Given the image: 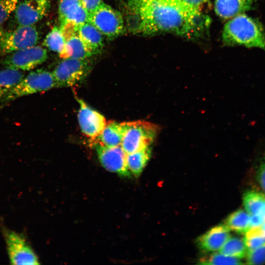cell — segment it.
Returning <instances> with one entry per match:
<instances>
[{
  "mask_svg": "<svg viewBox=\"0 0 265 265\" xmlns=\"http://www.w3.org/2000/svg\"><path fill=\"white\" fill-rule=\"evenodd\" d=\"M126 12L129 31L145 35L171 33L197 39L210 24L207 15L191 12L175 0H128Z\"/></svg>",
  "mask_w": 265,
  "mask_h": 265,
  "instance_id": "6da1fadb",
  "label": "cell"
},
{
  "mask_svg": "<svg viewBox=\"0 0 265 265\" xmlns=\"http://www.w3.org/2000/svg\"><path fill=\"white\" fill-rule=\"evenodd\" d=\"M222 41L227 46H242L265 50V31L256 19L244 13L238 15L225 24Z\"/></svg>",
  "mask_w": 265,
  "mask_h": 265,
  "instance_id": "7a4b0ae2",
  "label": "cell"
},
{
  "mask_svg": "<svg viewBox=\"0 0 265 265\" xmlns=\"http://www.w3.org/2000/svg\"><path fill=\"white\" fill-rule=\"evenodd\" d=\"M121 146L128 154L150 146L159 131L158 126L144 120L123 122Z\"/></svg>",
  "mask_w": 265,
  "mask_h": 265,
  "instance_id": "3957f363",
  "label": "cell"
},
{
  "mask_svg": "<svg viewBox=\"0 0 265 265\" xmlns=\"http://www.w3.org/2000/svg\"><path fill=\"white\" fill-rule=\"evenodd\" d=\"M56 87L53 73L44 70L30 72L12 88L2 99L0 104H5L20 97L47 91Z\"/></svg>",
  "mask_w": 265,
  "mask_h": 265,
  "instance_id": "277c9868",
  "label": "cell"
},
{
  "mask_svg": "<svg viewBox=\"0 0 265 265\" xmlns=\"http://www.w3.org/2000/svg\"><path fill=\"white\" fill-rule=\"evenodd\" d=\"M92 65L88 58L63 59L52 72L56 87L72 86L82 80L90 72Z\"/></svg>",
  "mask_w": 265,
  "mask_h": 265,
  "instance_id": "5b68a950",
  "label": "cell"
},
{
  "mask_svg": "<svg viewBox=\"0 0 265 265\" xmlns=\"http://www.w3.org/2000/svg\"><path fill=\"white\" fill-rule=\"evenodd\" d=\"M88 22L109 39H114L125 31L121 13L104 2L89 15Z\"/></svg>",
  "mask_w": 265,
  "mask_h": 265,
  "instance_id": "8992f818",
  "label": "cell"
},
{
  "mask_svg": "<svg viewBox=\"0 0 265 265\" xmlns=\"http://www.w3.org/2000/svg\"><path fill=\"white\" fill-rule=\"evenodd\" d=\"M2 234L11 264H39L37 256L23 234L6 229L2 230Z\"/></svg>",
  "mask_w": 265,
  "mask_h": 265,
  "instance_id": "52a82bcc",
  "label": "cell"
},
{
  "mask_svg": "<svg viewBox=\"0 0 265 265\" xmlns=\"http://www.w3.org/2000/svg\"><path fill=\"white\" fill-rule=\"evenodd\" d=\"M39 39L36 27L32 26H19L11 31L0 34V54L5 55L36 45Z\"/></svg>",
  "mask_w": 265,
  "mask_h": 265,
  "instance_id": "ba28073f",
  "label": "cell"
},
{
  "mask_svg": "<svg viewBox=\"0 0 265 265\" xmlns=\"http://www.w3.org/2000/svg\"><path fill=\"white\" fill-rule=\"evenodd\" d=\"M47 57L45 49L34 45L9 53L2 64L7 68L29 71L45 62Z\"/></svg>",
  "mask_w": 265,
  "mask_h": 265,
  "instance_id": "9c48e42d",
  "label": "cell"
},
{
  "mask_svg": "<svg viewBox=\"0 0 265 265\" xmlns=\"http://www.w3.org/2000/svg\"><path fill=\"white\" fill-rule=\"evenodd\" d=\"M92 144L101 164L106 170L123 177L131 175L127 165V154L121 145L107 147L97 143Z\"/></svg>",
  "mask_w": 265,
  "mask_h": 265,
  "instance_id": "30bf717a",
  "label": "cell"
},
{
  "mask_svg": "<svg viewBox=\"0 0 265 265\" xmlns=\"http://www.w3.org/2000/svg\"><path fill=\"white\" fill-rule=\"evenodd\" d=\"M78 101L80 104L78 114L79 125L91 143L103 131L107 122L102 114L89 107L83 100L78 99Z\"/></svg>",
  "mask_w": 265,
  "mask_h": 265,
  "instance_id": "8fae6325",
  "label": "cell"
},
{
  "mask_svg": "<svg viewBox=\"0 0 265 265\" xmlns=\"http://www.w3.org/2000/svg\"><path fill=\"white\" fill-rule=\"evenodd\" d=\"M50 0H24L18 2L14 12L18 26H32L41 20L50 8Z\"/></svg>",
  "mask_w": 265,
  "mask_h": 265,
  "instance_id": "7c38bea8",
  "label": "cell"
},
{
  "mask_svg": "<svg viewBox=\"0 0 265 265\" xmlns=\"http://www.w3.org/2000/svg\"><path fill=\"white\" fill-rule=\"evenodd\" d=\"M60 28L65 42L64 50L59 55L60 57L63 59L69 57L86 59L92 56L80 37L77 30V25L68 22Z\"/></svg>",
  "mask_w": 265,
  "mask_h": 265,
  "instance_id": "4fadbf2b",
  "label": "cell"
},
{
  "mask_svg": "<svg viewBox=\"0 0 265 265\" xmlns=\"http://www.w3.org/2000/svg\"><path fill=\"white\" fill-rule=\"evenodd\" d=\"M89 14L80 0H59L58 19L60 27L71 22L78 25L88 22Z\"/></svg>",
  "mask_w": 265,
  "mask_h": 265,
  "instance_id": "5bb4252c",
  "label": "cell"
},
{
  "mask_svg": "<svg viewBox=\"0 0 265 265\" xmlns=\"http://www.w3.org/2000/svg\"><path fill=\"white\" fill-rule=\"evenodd\" d=\"M230 231L225 224L214 226L197 239V245L204 252L219 250L230 237Z\"/></svg>",
  "mask_w": 265,
  "mask_h": 265,
  "instance_id": "9a60e30c",
  "label": "cell"
},
{
  "mask_svg": "<svg viewBox=\"0 0 265 265\" xmlns=\"http://www.w3.org/2000/svg\"><path fill=\"white\" fill-rule=\"evenodd\" d=\"M255 0H215L216 14L224 20L230 19L250 10Z\"/></svg>",
  "mask_w": 265,
  "mask_h": 265,
  "instance_id": "2e32d148",
  "label": "cell"
},
{
  "mask_svg": "<svg viewBox=\"0 0 265 265\" xmlns=\"http://www.w3.org/2000/svg\"><path fill=\"white\" fill-rule=\"evenodd\" d=\"M78 33L87 51L92 55L99 53L103 47L101 33L90 22L77 25Z\"/></svg>",
  "mask_w": 265,
  "mask_h": 265,
  "instance_id": "e0dca14e",
  "label": "cell"
},
{
  "mask_svg": "<svg viewBox=\"0 0 265 265\" xmlns=\"http://www.w3.org/2000/svg\"><path fill=\"white\" fill-rule=\"evenodd\" d=\"M124 132L123 122L108 121L100 135L91 143L113 147L121 145Z\"/></svg>",
  "mask_w": 265,
  "mask_h": 265,
  "instance_id": "ac0fdd59",
  "label": "cell"
},
{
  "mask_svg": "<svg viewBox=\"0 0 265 265\" xmlns=\"http://www.w3.org/2000/svg\"><path fill=\"white\" fill-rule=\"evenodd\" d=\"M243 204L250 215H259L265 218V195L262 192L247 191L243 194Z\"/></svg>",
  "mask_w": 265,
  "mask_h": 265,
  "instance_id": "d6986e66",
  "label": "cell"
},
{
  "mask_svg": "<svg viewBox=\"0 0 265 265\" xmlns=\"http://www.w3.org/2000/svg\"><path fill=\"white\" fill-rule=\"evenodd\" d=\"M151 152L149 146L139 151L127 154V165L131 173L136 177L140 175L150 159Z\"/></svg>",
  "mask_w": 265,
  "mask_h": 265,
  "instance_id": "ffe728a7",
  "label": "cell"
},
{
  "mask_svg": "<svg viewBox=\"0 0 265 265\" xmlns=\"http://www.w3.org/2000/svg\"><path fill=\"white\" fill-rule=\"evenodd\" d=\"M24 77L20 70L7 68L0 70V105L8 92Z\"/></svg>",
  "mask_w": 265,
  "mask_h": 265,
  "instance_id": "44dd1931",
  "label": "cell"
},
{
  "mask_svg": "<svg viewBox=\"0 0 265 265\" xmlns=\"http://www.w3.org/2000/svg\"><path fill=\"white\" fill-rule=\"evenodd\" d=\"M250 215L242 209L230 214L225 220V224L236 233L245 234L250 228Z\"/></svg>",
  "mask_w": 265,
  "mask_h": 265,
  "instance_id": "7402d4cb",
  "label": "cell"
},
{
  "mask_svg": "<svg viewBox=\"0 0 265 265\" xmlns=\"http://www.w3.org/2000/svg\"><path fill=\"white\" fill-rule=\"evenodd\" d=\"M219 252L224 255L240 259L245 257L248 252L244 238L230 237Z\"/></svg>",
  "mask_w": 265,
  "mask_h": 265,
  "instance_id": "603a6c76",
  "label": "cell"
},
{
  "mask_svg": "<svg viewBox=\"0 0 265 265\" xmlns=\"http://www.w3.org/2000/svg\"><path fill=\"white\" fill-rule=\"evenodd\" d=\"M65 39L60 27L54 26L46 35L43 45L60 55L65 47Z\"/></svg>",
  "mask_w": 265,
  "mask_h": 265,
  "instance_id": "cb8c5ba5",
  "label": "cell"
},
{
  "mask_svg": "<svg viewBox=\"0 0 265 265\" xmlns=\"http://www.w3.org/2000/svg\"><path fill=\"white\" fill-rule=\"evenodd\" d=\"M245 234L244 240L248 252L265 243V234L261 226L251 227Z\"/></svg>",
  "mask_w": 265,
  "mask_h": 265,
  "instance_id": "d4e9b609",
  "label": "cell"
},
{
  "mask_svg": "<svg viewBox=\"0 0 265 265\" xmlns=\"http://www.w3.org/2000/svg\"><path fill=\"white\" fill-rule=\"evenodd\" d=\"M238 258L227 256L222 253H215L208 258L201 260V264L205 265H239L242 264Z\"/></svg>",
  "mask_w": 265,
  "mask_h": 265,
  "instance_id": "484cf974",
  "label": "cell"
},
{
  "mask_svg": "<svg viewBox=\"0 0 265 265\" xmlns=\"http://www.w3.org/2000/svg\"><path fill=\"white\" fill-rule=\"evenodd\" d=\"M18 2V0H0V34L4 30V24L14 13Z\"/></svg>",
  "mask_w": 265,
  "mask_h": 265,
  "instance_id": "4316f807",
  "label": "cell"
},
{
  "mask_svg": "<svg viewBox=\"0 0 265 265\" xmlns=\"http://www.w3.org/2000/svg\"><path fill=\"white\" fill-rule=\"evenodd\" d=\"M247 263L249 265H261L265 263V243L247 252Z\"/></svg>",
  "mask_w": 265,
  "mask_h": 265,
  "instance_id": "83f0119b",
  "label": "cell"
},
{
  "mask_svg": "<svg viewBox=\"0 0 265 265\" xmlns=\"http://www.w3.org/2000/svg\"><path fill=\"white\" fill-rule=\"evenodd\" d=\"M256 180L262 192L265 195V151L261 155L258 161Z\"/></svg>",
  "mask_w": 265,
  "mask_h": 265,
  "instance_id": "f1b7e54d",
  "label": "cell"
},
{
  "mask_svg": "<svg viewBox=\"0 0 265 265\" xmlns=\"http://www.w3.org/2000/svg\"><path fill=\"white\" fill-rule=\"evenodd\" d=\"M186 10L196 14L203 13L202 10L209 0H175Z\"/></svg>",
  "mask_w": 265,
  "mask_h": 265,
  "instance_id": "f546056e",
  "label": "cell"
},
{
  "mask_svg": "<svg viewBox=\"0 0 265 265\" xmlns=\"http://www.w3.org/2000/svg\"><path fill=\"white\" fill-rule=\"evenodd\" d=\"M80 1L89 15L104 2L102 0H80Z\"/></svg>",
  "mask_w": 265,
  "mask_h": 265,
  "instance_id": "4dcf8cb0",
  "label": "cell"
},
{
  "mask_svg": "<svg viewBox=\"0 0 265 265\" xmlns=\"http://www.w3.org/2000/svg\"><path fill=\"white\" fill-rule=\"evenodd\" d=\"M265 220V218L261 215H250V228L261 226Z\"/></svg>",
  "mask_w": 265,
  "mask_h": 265,
  "instance_id": "1f68e13d",
  "label": "cell"
},
{
  "mask_svg": "<svg viewBox=\"0 0 265 265\" xmlns=\"http://www.w3.org/2000/svg\"><path fill=\"white\" fill-rule=\"evenodd\" d=\"M261 227L265 234V220L263 223V224L261 225Z\"/></svg>",
  "mask_w": 265,
  "mask_h": 265,
  "instance_id": "d6a6232c",
  "label": "cell"
}]
</instances>
